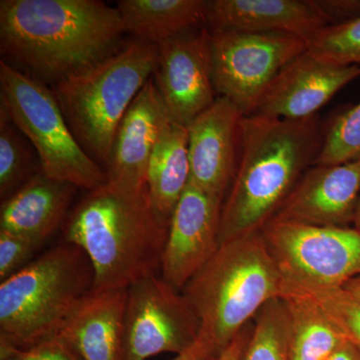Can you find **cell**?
Returning <instances> with one entry per match:
<instances>
[{
	"instance_id": "obj_1",
	"label": "cell",
	"mask_w": 360,
	"mask_h": 360,
	"mask_svg": "<svg viewBox=\"0 0 360 360\" xmlns=\"http://www.w3.org/2000/svg\"><path fill=\"white\" fill-rule=\"evenodd\" d=\"M116 7L99 0H1L2 61L56 86L122 51Z\"/></svg>"
},
{
	"instance_id": "obj_2",
	"label": "cell",
	"mask_w": 360,
	"mask_h": 360,
	"mask_svg": "<svg viewBox=\"0 0 360 360\" xmlns=\"http://www.w3.org/2000/svg\"><path fill=\"white\" fill-rule=\"evenodd\" d=\"M326 123L319 115L290 120L243 116L238 168L220 213L219 243L262 231L315 165Z\"/></svg>"
},
{
	"instance_id": "obj_3",
	"label": "cell",
	"mask_w": 360,
	"mask_h": 360,
	"mask_svg": "<svg viewBox=\"0 0 360 360\" xmlns=\"http://www.w3.org/2000/svg\"><path fill=\"white\" fill-rule=\"evenodd\" d=\"M169 224L153 210L148 188L129 193L97 187L65 220V241L78 246L94 269V290H127L158 274Z\"/></svg>"
},
{
	"instance_id": "obj_4",
	"label": "cell",
	"mask_w": 360,
	"mask_h": 360,
	"mask_svg": "<svg viewBox=\"0 0 360 360\" xmlns=\"http://www.w3.org/2000/svg\"><path fill=\"white\" fill-rule=\"evenodd\" d=\"M283 274L262 231L221 243L182 295L200 321V335L224 350L270 300Z\"/></svg>"
},
{
	"instance_id": "obj_5",
	"label": "cell",
	"mask_w": 360,
	"mask_h": 360,
	"mask_svg": "<svg viewBox=\"0 0 360 360\" xmlns=\"http://www.w3.org/2000/svg\"><path fill=\"white\" fill-rule=\"evenodd\" d=\"M94 288L78 246L61 243L0 283V350L25 349L58 336Z\"/></svg>"
},
{
	"instance_id": "obj_6",
	"label": "cell",
	"mask_w": 360,
	"mask_h": 360,
	"mask_svg": "<svg viewBox=\"0 0 360 360\" xmlns=\"http://www.w3.org/2000/svg\"><path fill=\"white\" fill-rule=\"evenodd\" d=\"M158 52V45L134 40L52 87L71 132L97 165L108 163L120 122L155 72Z\"/></svg>"
},
{
	"instance_id": "obj_7",
	"label": "cell",
	"mask_w": 360,
	"mask_h": 360,
	"mask_svg": "<svg viewBox=\"0 0 360 360\" xmlns=\"http://www.w3.org/2000/svg\"><path fill=\"white\" fill-rule=\"evenodd\" d=\"M0 103L34 148L46 176L89 191L106 184L105 172L78 143L47 85L1 60Z\"/></svg>"
},
{
	"instance_id": "obj_8",
	"label": "cell",
	"mask_w": 360,
	"mask_h": 360,
	"mask_svg": "<svg viewBox=\"0 0 360 360\" xmlns=\"http://www.w3.org/2000/svg\"><path fill=\"white\" fill-rule=\"evenodd\" d=\"M208 32L215 92L245 116L253 115L281 68L307 51L304 40L288 33Z\"/></svg>"
},
{
	"instance_id": "obj_9",
	"label": "cell",
	"mask_w": 360,
	"mask_h": 360,
	"mask_svg": "<svg viewBox=\"0 0 360 360\" xmlns=\"http://www.w3.org/2000/svg\"><path fill=\"white\" fill-rule=\"evenodd\" d=\"M283 276L322 288H343L360 274V231L272 217L262 227Z\"/></svg>"
},
{
	"instance_id": "obj_10",
	"label": "cell",
	"mask_w": 360,
	"mask_h": 360,
	"mask_svg": "<svg viewBox=\"0 0 360 360\" xmlns=\"http://www.w3.org/2000/svg\"><path fill=\"white\" fill-rule=\"evenodd\" d=\"M200 324L181 291L158 274L127 288L125 360L179 355L200 338Z\"/></svg>"
},
{
	"instance_id": "obj_11",
	"label": "cell",
	"mask_w": 360,
	"mask_h": 360,
	"mask_svg": "<svg viewBox=\"0 0 360 360\" xmlns=\"http://www.w3.org/2000/svg\"><path fill=\"white\" fill-rule=\"evenodd\" d=\"M158 49L153 82L170 120L187 129L219 97L212 82L210 32L193 30Z\"/></svg>"
},
{
	"instance_id": "obj_12",
	"label": "cell",
	"mask_w": 360,
	"mask_h": 360,
	"mask_svg": "<svg viewBox=\"0 0 360 360\" xmlns=\"http://www.w3.org/2000/svg\"><path fill=\"white\" fill-rule=\"evenodd\" d=\"M221 207L189 182L172 213L161 258V277L174 290H184L219 250Z\"/></svg>"
},
{
	"instance_id": "obj_13",
	"label": "cell",
	"mask_w": 360,
	"mask_h": 360,
	"mask_svg": "<svg viewBox=\"0 0 360 360\" xmlns=\"http://www.w3.org/2000/svg\"><path fill=\"white\" fill-rule=\"evenodd\" d=\"M243 113L224 97H217L187 127L191 181L224 203L239 158Z\"/></svg>"
},
{
	"instance_id": "obj_14",
	"label": "cell",
	"mask_w": 360,
	"mask_h": 360,
	"mask_svg": "<svg viewBox=\"0 0 360 360\" xmlns=\"http://www.w3.org/2000/svg\"><path fill=\"white\" fill-rule=\"evenodd\" d=\"M359 77V65H331L307 51L277 73L253 115L290 120L311 117Z\"/></svg>"
},
{
	"instance_id": "obj_15",
	"label": "cell",
	"mask_w": 360,
	"mask_h": 360,
	"mask_svg": "<svg viewBox=\"0 0 360 360\" xmlns=\"http://www.w3.org/2000/svg\"><path fill=\"white\" fill-rule=\"evenodd\" d=\"M359 198L360 160L314 165L302 175L274 217L316 226L350 227Z\"/></svg>"
},
{
	"instance_id": "obj_16",
	"label": "cell",
	"mask_w": 360,
	"mask_h": 360,
	"mask_svg": "<svg viewBox=\"0 0 360 360\" xmlns=\"http://www.w3.org/2000/svg\"><path fill=\"white\" fill-rule=\"evenodd\" d=\"M170 122L153 78H149L120 122L108 163L106 184L141 193L146 188L149 161L156 142Z\"/></svg>"
},
{
	"instance_id": "obj_17",
	"label": "cell",
	"mask_w": 360,
	"mask_h": 360,
	"mask_svg": "<svg viewBox=\"0 0 360 360\" xmlns=\"http://www.w3.org/2000/svg\"><path fill=\"white\" fill-rule=\"evenodd\" d=\"M329 25L314 0H212L208 1L210 30L288 33L307 44Z\"/></svg>"
},
{
	"instance_id": "obj_18",
	"label": "cell",
	"mask_w": 360,
	"mask_h": 360,
	"mask_svg": "<svg viewBox=\"0 0 360 360\" xmlns=\"http://www.w3.org/2000/svg\"><path fill=\"white\" fill-rule=\"evenodd\" d=\"M127 290L90 291L59 336L82 360H125Z\"/></svg>"
},
{
	"instance_id": "obj_19",
	"label": "cell",
	"mask_w": 360,
	"mask_h": 360,
	"mask_svg": "<svg viewBox=\"0 0 360 360\" xmlns=\"http://www.w3.org/2000/svg\"><path fill=\"white\" fill-rule=\"evenodd\" d=\"M77 189L40 170L2 201L0 229L41 245L65 220Z\"/></svg>"
},
{
	"instance_id": "obj_20",
	"label": "cell",
	"mask_w": 360,
	"mask_h": 360,
	"mask_svg": "<svg viewBox=\"0 0 360 360\" xmlns=\"http://www.w3.org/2000/svg\"><path fill=\"white\" fill-rule=\"evenodd\" d=\"M207 7L205 0H122L116 6L125 32L155 45L207 27Z\"/></svg>"
},
{
	"instance_id": "obj_21",
	"label": "cell",
	"mask_w": 360,
	"mask_h": 360,
	"mask_svg": "<svg viewBox=\"0 0 360 360\" xmlns=\"http://www.w3.org/2000/svg\"><path fill=\"white\" fill-rule=\"evenodd\" d=\"M189 182L188 132L186 127L170 120L156 142L146 174L151 205L163 221L170 224Z\"/></svg>"
},
{
	"instance_id": "obj_22",
	"label": "cell",
	"mask_w": 360,
	"mask_h": 360,
	"mask_svg": "<svg viewBox=\"0 0 360 360\" xmlns=\"http://www.w3.org/2000/svg\"><path fill=\"white\" fill-rule=\"evenodd\" d=\"M281 298L290 315V360H326L347 341L319 307L284 279Z\"/></svg>"
},
{
	"instance_id": "obj_23",
	"label": "cell",
	"mask_w": 360,
	"mask_h": 360,
	"mask_svg": "<svg viewBox=\"0 0 360 360\" xmlns=\"http://www.w3.org/2000/svg\"><path fill=\"white\" fill-rule=\"evenodd\" d=\"M241 360H290V321L281 297L270 300L252 321Z\"/></svg>"
},
{
	"instance_id": "obj_24",
	"label": "cell",
	"mask_w": 360,
	"mask_h": 360,
	"mask_svg": "<svg viewBox=\"0 0 360 360\" xmlns=\"http://www.w3.org/2000/svg\"><path fill=\"white\" fill-rule=\"evenodd\" d=\"M293 290L311 300L348 342L360 350V302L342 288L296 283L283 276Z\"/></svg>"
},
{
	"instance_id": "obj_25",
	"label": "cell",
	"mask_w": 360,
	"mask_h": 360,
	"mask_svg": "<svg viewBox=\"0 0 360 360\" xmlns=\"http://www.w3.org/2000/svg\"><path fill=\"white\" fill-rule=\"evenodd\" d=\"M4 105L0 103V195L2 200L30 179L33 158Z\"/></svg>"
},
{
	"instance_id": "obj_26",
	"label": "cell",
	"mask_w": 360,
	"mask_h": 360,
	"mask_svg": "<svg viewBox=\"0 0 360 360\" xmlns=\"http://www.w3.org/2000/svg\"><path fill=\"white\" fill-rule=\"evenodd\" d=\"M357 160H360V103L326 123L323 143L315 165H342Z\"/></svg>"
},
{
	"instance_id": "obj_27",
	"label": "cell",
	"mask_w": 360,
	"mask_h": 360,
	"mask_svg": "<svg viewBox=\"0 0 360 360\" xmlns=\"http://www.w3.org/2000/svg\"><path fill=\"white\" fill-rule=\"evenodd\" d=\"M307 52L324 63L360 65V18L328 25L307 44Z\"/></svg>"
},
{
	"instance_id": "obj_28",
	"label": "cell",
	"mask_w": 360,
	"mask_h": 360,
	"mask_svg": "<svg viewBox=\"0 0 360 360\" xmlns=\"http://www.w3.org/2000/svg\"><path fill=\"white\" fill-rule=\"evenodd\" d=\"M39 248L30 239L0 229V281H6L30 264Z\"/></svg>"
},
{
	"instance_id": "obj_29",
	"label": "cell",
	"mask_w": 360,
	"mask_h": 360,
	"mask_svg": "<svg viewBox=\"0 0 360 360\" xmlns=\"http://www.w3.org/2000/svg\"><path fill=\"white\" fill-rule=\"evenodd\" d=\"M1 360H82L70 343L54 336L25 349H13Z\"/></svg>"
},
{
	"instance_id": "obj_30",
	"label": "cell",
	"mask_w": 360,
	"mask_h": 360,
	"mask_svg": "<svg viewBox=\"0 0 360 360\" xmlns=\"http://www.w3.org/2000/svg\"><path fill=\"white\" fill-rule=\"evenodd\" d=\"M314 2L328 18L329 25L360 18V0H314Z\"/></svg>"
},
{
	"instance_id": "obj_31",
	"label": "cell",
	"mask_w": 360,
	"mask_h": 360,
	"mask_svg": "<svg viewBox=\"0 0 360 360\" xmlns=\"http://www.w3.org/2000/svg\"><path fill=\"white\" fill-rule=\"evenodd\" d=\"M222 350H220L212 341L200 335L193 347L172 360H217Z\"/></svg>"
},
{
	"instance_id": "obj_32",
	"label": "cell",
	"mask_w": 360,
	"mask_h": 360,
	"mask_svg": "<svg viewBox=\"0 0 360 360\" xmlns=\"http://www.w3.org/2000/svg\"><path fill=\"white\" fill-rule=\"evenodd\" d=\"M252 333V321L239 331L238 335L222 350L217 360H241Z\"/></svg>"
},
{
	"instance_id": "obj_33",
	"label": "cell",
	"mask_w": 360,
	"mask_h": 360,
	"mask_svg": "<svg viewBox=\"0 0 360 360\" xmlns=\"http://www.w3.org/2000/svg\"><path fill=\"white\" fill-rule=\"evenodd\" d=\"M326 360H360V350L345 341L338 350Z\"/></svg>"
},
{
	"instance_id": "obj_34",
	"label": "cell",
	"mask_w": 360,
	"mask_h": 360,
	"mask_svg": "<svg viewBox=\"0 0 360 360\" xmlns=\"http://www.w3.org/2000/svg\"><path fill=\"white\" fill-rule=\"evenodd\" d=\"M342 288L360 302V274L348 281Z\"/></svg>"
},
{
	"instance_id": "obj_35",
	"label": "cell",
	"mask_w": 360,
	"mask_h": 360,
	"mask_svg": "<svg viewBox=\"0 0 360 360\" xmlns=\"http://www.w3.org/2000/svg\"><path fill=\"white\" fill-rule=\"evenodd\" d=\"M354 227L360 231V198L359 201V205H357L356 214H355Z\"/></svg>"
}]
</instances>
